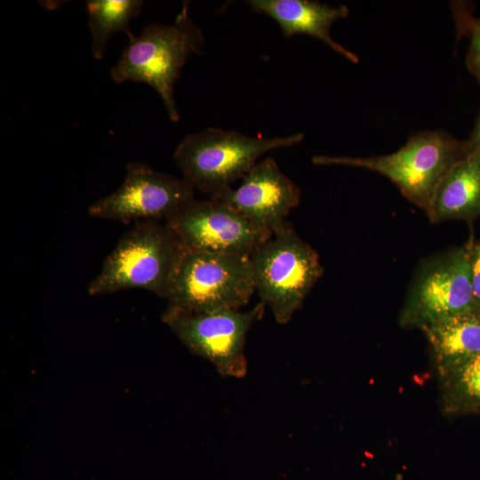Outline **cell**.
<instances>
[{
    "instance_id": "8992f818",
    "label": "cell",
    "mask_w": 480,
    "mask_h": 480,
    "mask_svg": "<svg viewBox=\"0 0 480 480\" xmlns=\"http://www.w3.org/2000/svg\"><path fill=\"white\" fill-rule=\"evenodd\" d=\"M465 154L464 141L443 131H425L412 135L389 155H318L311 160L317 165H347L376 172L395 183L409 201L426 210L441 179Z\"/></svg>"
},
{
    "instance_id": "ac0fdd59",
    "label": "cell",
    "mask_w": 480,
    "mask_h": 480,
    "mask_svg": "<svg viewBox=\"0 0 480 480\" xmlns=\"http://www.w3.org/2000/svg\"><path fill=\"white\" fill-rule=\"evenodd\" d=\"M469 263L474 305L480 310V242L469 245Z\"/></svg>"
},
{
    "instance_id": "5b68a950",
    "label": "cell",
    "mask_w": 480,
    "mask_h": 480,
    "mask_svg": "<svg viewBox=\"0 0 480 480\" xmlns=\"http://www.w3.org/2000/svg\"><path fill=\"white\" fill-rule=\"evenodd\" d=\"M249 258L260 302L278 324H287L323 274L318 253L287 220Z\"/></svg>"
},
{
    "instance_id": "9c48e42d",
    "label": "cell",
    "mask_w": 480,
    "mask_h": 480,
    "mask_svg": "<svg viewBox=\"0 0 480 480\" xmlns=\"http://www.w3.org/2000/svg\"><path fill=\"white\" fill-rule=\"evenodd\" d=\"M164 224L184 247L250 256L271 230L252 222L220 200L194 199Z\"/></svg>"
},
{
    "instance_id": "9a60e30c",
    "label": "cell",
    "mask_w": 480,
    "mask_h": 480,
    "mask_svg": "<svg viewBox=\"0 0 480 480\" xmlns=\"http://www.w3.org/2000/svg\"><path fill=\"white\" fill-rule=\"evenodd\" d=\"M141 0H90L86 3L88 26L92 35V54L100 60L112 36L125 32L128 38L133 34L130 21L140 15Z\"/></svg>"
},
{
    "instance_id": "d6986e66",
    "label": "cell",
    "mask_w": 480,
    "mask_h": 480,
    "mask_svg": "<svg viewBox=\"0 0 480 480\" xmlns=\"http://www.w3.org/2000/svg\"><path fill=\"white\" fill-rule=\"evenodd\" d=\"M465 142V153L480 154V111L469 139Z\"/></svg>"
},
{
    "instance_id": "5bb4252c",
    "label": "cell",
    "mask_w": 480,
    "mask_h": 480,
    "mask_svg": "<svg viewBox=\"0 0 480 480\" xmlns=\"http://www.w3.org/2000/svg\"><path fill=\"white\" fill-rule=\"evenodd\" d=\"M438 378L480 355V310H472L422 329Z\"/></svg>"
},
{
    "instance_id": "52a82bcc",
    "label": "cell",
    "mask_w": 480,
    "mask_h": 480,
    "mask_svg": "<svg viewBox=\"0 0 480 480\" xmlns=\"http://www.w3.org/2000/svg\"><path fill=\"white\" fill-rule=\"evenodd\" d=\"M265 312L262 302L248 310L188 313L167 308L162 318L193 353L212 363L226 378H244L246 336Z\"/></svg>"
},
{
    "instance_id": "6da1fadb",
    "label": "cell",
    "mask_w": 480,
    "mask_h": 480,
    "mask_svg": "<svg viewBox=\"0 0 480 480\" xmlns=\"http://www.w3.org/2000/svg\"><path fill=\"white\" fill-rule=\"evenodd\" d=\"M203 31L188 14V3L171 24H150L139 36L132 35L116 64L110 70L113 80L144 83L161 97L167 115L178 122L174 87L187 60L200 51Z\"/></svg>"
},
{
    "instance_id": "2e32d148",
    "label": "cell",
    "mask_w": 480,
    "mask_h": 480,
    "mask_svg": "<svg viewBox=\"0 0 480 480\" xmlns=\"http://www.w3.org/2000/svg\"><path fill=\"white\" fill-rule=\"evenodd\" d=\"M440 405L446 416H480V355L439 378Z\"/></svg>"
},
{
    "instance_id": "277c9868",
    "label": "cell",
    "mask_w": 480,
    "mask_h": 480,
    "mask_svg": "<svg viewBox=\"0 0 480 480\" xmlns=\"http://www.w3.org/2000/svg\"><path fill=\"white\" fill-rule=\"evenodd\" d=\"M181 245L160 221L134 223L87 287L91 296L143 289L165 298Z\"/></svg>"
},
{
    "instance_id": "4fadbf2b",
    "label": "cell",
    "mask_w": 480,
    "mask_h": 480,
    "mask_svg": "<svg viewBox=\"0 0 480 480\" xmlns=\"http://www.w3.org/2000/svg\"><path fill=\"white\" fill-rule=\"evenodd\" d=\"M425 211L432 222L480 213V154L466 153L448 170Z\"/></svg>"
},
{
    "instance_id": "7c38bea8",
    "label": "cell",
    "mask_w": 480,
    "mask_h": 480,
    "mask_svg": "<svg viewBox=\"0 0 480 480\" xmlns=\"http://www.w3.org/2000/svg\"><path fill=\"white\" fill-rule=\"evenodd\" d=\"M247 4L255 12L273 19L284 36H311L349 61L358 62L356 53L334 41L331 36L332 25L348 15L349 10L346 5L332 6L308 0H250Z\"/></svg>"
},
{
    "instance_id": "7a4b0ae2",
    "label": "cell",
    "mask_w": 480,
    "mask_h": 480,
    "mask_svg": "<svg viewBox=\"0 0 480 480\" xmlns=\"http://www.w3.org/2000/svg\"><path fill=\"white\" fill-rule=\"evenodd\" d=\"M304 140V133L283 137L256 138L236 131L208 127L188 134L177 146L174 160L183 179L194 189L215 196L274 149L290 148Z\"/></svg>"
},
{
    "instance_id": "e0dca14e",
    "label": "cell",
    "mask_w": 480,
    "mask_h": 480,
    "mask_svg": "<svg viewBox=\"0 0 480 480\" xmlns=\"http://www.w3.org/2000/svg\"><path fill=\"white\" fill-rule=\"evenodd\" d=\"M453 12L459 32L469 39L467 66L480 84V19L471 15L468 10L456 4Z\"/></svg>"
},
{
    "instance_id": "30bf717a",
    "label": "cell",
    "mask_w": 480,
    "mask_h": 480,
    "mask_svg": "<svg viewBox=\"0 0 480 480\" xmlns=\"http://www.w3.org/2000/svg\"><path fill=\"white\" fill-rule=\"evenodd\" d=\"M476 310L470 276L469 246L427 267L414 282L400 315L404 327L423 329Z\"/></svg>"
},
{
    "instance_id": "ba28073f",
    "label": "cell",
    "mask_w": 480,
    "mask_h": 480,
    "mask_svg": "<svg viewBox=\"0 0 480 480\" xmlns=\"http://www.w3.org/2000/svg\"><path fill=\"white\" fill-rule=\"evenodd\" d=\"M194 199L195 189L184 179L130 162L120 187L92 204L88 214L123 223L165 222Z\"/></svg>"
},
{
    "instance_id": "8fae6325",
    "label": "cell",
    "mask_w": 480,
    "mask_h": 480,
    "mask_svg": "<svg viewBox=\"0 0 480 480\" xmlns=\"http://www.w3.org/2000/svg\"><path fill=\"white\" fill-rule=\"evenodd\" d=\"M241 185L212 196L225 202L252 222L272 231L282 227L300 201V188L280 169L276 161H259Z\"/></svg>"
},
{
    "instance_id": "3957f363",
    "label": "cell",
    "mask_w": 480,
    "mask_h": 480,
    "mask_svg": "<svg viewBox=\"0 0 480 480\" xmlns=\"http://www.w3.org/2000/svg\"><path fill=\"white\" fill-rule=\"evenodd\" d=\"M254 292L249 256L181 245L166 297L167 308L188 313L241 309Z\"/></svg>"
}]
</instances>
